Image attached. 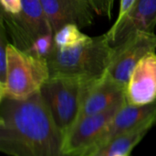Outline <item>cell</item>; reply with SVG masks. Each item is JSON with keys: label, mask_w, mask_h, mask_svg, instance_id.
Instances as JSON below:
<instances>
[{"label": "cell", "mask_w": 156, "mask_h": 156, "mask_svg": "<svg viewBox=\"0 0 156 156\" xmlns=\"http://www.w3.org/2000/svg\"><path fill=\"white\" fill-rule=\"evenodd\" d=\"M0 151L9 156H66L64 134L40 91L0 100Z\"/></svg>", "instance_id": "obj_1"}, {"label": "cell", "mask_w": 156, "mask_h": 156, "mask_svg": "<svg viewBox=\"0 0 156 156\" xmlns=\"http://www.w3.org/2000/svg\"><path fill=\"white\" fill-rule=\"evenodd\" d=\"M113 46L104 33L71 48L55 46L48 57L50 76H71L84 81L103 77L108 71Z\"/></svg>", "instance_id": "obj_2"}, {"label": "cell", "mask_w": 156, "mask_h": 156, "mask_svg": "<svg viewBox=\"0 0 156 156\" xmlns=\"http://www.w3.org/2000/svg\"><path fill=\"white\" fill-rule=\"evenodd\" d=\"M49 77L50 72L46 58L22 51L9 42L6 81L0 90V100L27 98L39 92Z\"/></svg>", "instance_id": "obj_3"}, {"label": "cell", "mask_w": 156, "mask_h": 156, "mask_svg": "<svg viewBox=\"0 0 156 156\" xmlns=\"http://www.w3.org/2000/svg\"><path fill=\"white\" fill-rule=\"evenodd\" d=\"M87 82L90 81L78 77L50 76L40 89V94L64 138L78 120Z\"/></svg>", "instance_id": "obj_4"}, {"label": "cell", "mask_w": 156, "mask_h": 156, "mask_svg": "<svg viewBox=\"0 0 156 156\" xmlns=\"http://www.w3.org/2000/svg\"><path fill=\"white\" fill-rule=\"evenodd\" d=\"M22 9L17 14L1 11L3 22L12 44L22 51H28L40 36L54 33L40 0H22Z\"/></svg>", "instance_id": "obj_5"}, {"label": "cell", "mask_w": 156, "mask_h": 156, "mask_svg": "<svg viewBox=\"0 0 156 156\" xmlns=\"http://www.w3.org/2000/svg\"><path fill=\"white\" fill-rule=\"evenodd\" d=\"M155 51V33L138 31L121 44L113 46L112 57L107 74L126 87L137 63L146 54Z\"/></svg>", "instance_id": "obj_6"}, {"label": "cell", "mask_w": 156, "mask_h": 156, "mask_svg": "<svg viewBox=\"0 0 156 156\" xmlns=\"http://www.w3.org/2000/svg\"><path fill=\"white\" fill-rule=\"evenodd\" d=\"M125 101L126 99L120 101L103 112L88 115L79 119L65 135V155H81L101 135Z\"/></svg>", "instance_id": "obj_7"}, {"label": "cell", "mask_w": 156, "mask_h": 156, "mask_svg": "<svg viewBox=\"0 0 156 156\" xmlns=\"http://www.w3.org/2000/svg\"><path fill=\"white\" fill-rule=\"evenodd\" d=\"M151 121L156 122V100L143 106H133L125 101L101 135L80 156H94L116 137Z\"/></svg>", "instance_id": "obj_8"}, {"label": "cell", "mask_w": 156, "mask_h": 156, "mask_svg": "<svg viewBox=\"0 0 156 156\" xmlns=\"http://www.w3.org/2000/svg\"><path fill=\"white\" fill-rule=\"evenodd\" d=\"M125 90V86L117 83L108 74L98 80L87 82L83 90L78 120L88 115L103 112L124 100Z\"/></svg>", "instance_id": "obj_9"}, {"label": "cell", "mask_w": 156, "mask_h": 156, "mask_svg": "<svg viewBox=\"0 0 156 156\" xmlns=\"http://www.w3.org/2000/svg\"><path fill=\"white\" fill-rule=\"evenodd\" d=\"M156 0H136L130 11L106 32L112 46L123 42L138 31L154 32Z\"/></svg>", "instance_id": "obj_10"}, {"label": "cell", "mask_w": 156, "mask_h": 156, "mask_svg": "<svg viewBox=\"0 0 156 156\" xmlns=\"http://www.w3.org/2000/svg\"><path fill=\"white\" fill-rule=\"evenodd\" d=\"M54 33L67 24L80 29L94 22V10L89 0H40Z\"/></svg>", "instance_id": "obj_11"}, {"label": "cell", "mask_w": 156, "mask_h": 156, "mask_svg": "<svg viewBox=\"0 0 156 156\" xmlns=\"http://www.w3.org/2000/svg\"><path fill=\"white\" fill-rule=\"evenodd\" d=\"M126 102L143 106L156 100V53L146 54L134 67L125 90Z\"/></svg>", "instance_id": "obj_12"}, {"label": "cell", "mask_w": 156, "mask_h": 156, "mask_svg": "<svg viewBox=\"0 0 156 156\" xmlns=\"http://www.w3.org/2000/svg\"><path fill=\"white\" fill-rule=\"evenodd\" d=\"M155 124V121L147 122L116 137L94 156H129Z\"/></svg>", "instance_id": "obj_13"}, {"label": "cell", "mask_w": 156, "mask_h": 156, "mask_svg": "<svg viewBox=\"0 0 156 156\" xmlns=\"http://www.w3.org/2000/svg\"><path fill=\"white\" fill-rule=\"evenodd\" d=\"M75 24H67L54 33V43L58 48H71L90 40Z\"/></svg>", "instance_id": "obj_14"}, {"label": "cell", "mask_w": 156, "mask_h": 156, "mask_svg": "<svg viewBox=\"0 0 156 156\" xmlns=\"http://www.w3.org/2000/svg\"><path fill=\"white\" fill-rule=\"evenodd\" d=\"M54 33L45 34L38 37L27 51L33 55L48 59L54 48Z\"/></svg>", "instance_id": "obj_15"}, {"label": "cell", "mask_w": 156, "mask_h": 156, "mask_svg": "<svg viewBox=\"0 0 156 156\" xmlns=\"http://www.w3.org/2000/svg\"><path fill=\"white\" fill-rule=\"evenodd\" d=\"M7 33L3 22L0 20V90L5 86L7 74Z\"/></svg>", "instance_id": "obj_16"}, {"label": "cell", "mask_w": 156, "mask_h": 156, "mask_svg": "<svg viewBox=\"0 0 156 156\" xmlns=\"http://www.w3.org/2000/svg\"><path fill=\"white\" fill-rule=\"evenodd\" d=\"M90 4L98 16L106 17L108 19L112 18V9L115 0H89Z\"/></svg>", "instance_id": "obj_17"}, {"label": "cell", "mask_w": 156, "mask_h": 156, "mask_svg": "<svg viewBox=\"0 0 156 156\" xmlns=\"http://www.w3.org/2000/svg\"><path fill=\"white\" fill-rule=\"evenodd\" d=\"M1 11L6 14H17L22 9V0H0Z\"/></svg>", "instance_id": "obj_18"}, {"label": "cell", "mask_w": 156, "mask_h": 156, "mask_svg": "<svg viewBox=\"0 0 156 156\" xmlns=\"http://www.w3.org/2000/svg\"><path fill=\"white\" fill-rule=\"evenodd\" d=\"M136 0H121L120 2V10H119V14L117 17V19L115 22L121 20L129 11L130 9L133 7V6L134 5Z\"/></svg>", "instance_id": "obj_19"}, {"label": "cell", "mask_w": 156, "mask_h": 156, "mask_svg": "<svg viewBox=\"0 0 156 156\" xmlns=\"http://www.w3.org/2000/svg\"><path fill=\"white\" fill-rule=\"evenodd\" d=\"M129 156H130V155H129Z\"/></svg>", "instance_id": "obj_20"}]
</instances>
